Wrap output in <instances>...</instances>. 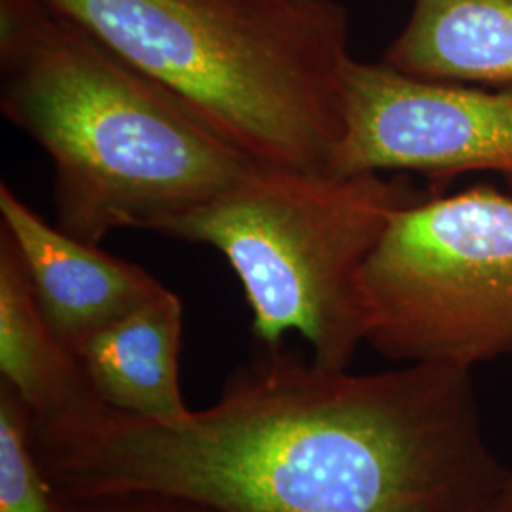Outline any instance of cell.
Wrapping results in <instances>:
<instances>
[{
	"mask_svg": "<svg viewBox=\"0 0 512 512\" xmlns=\"http://www.w3.org/2000/svg\"><path fill=\"white\" fill-rule=\"evenodd\" d=\"M38 454L65 501L162 495L213 512H490L509 471L471 368L351 372L285 346L183 420L110 410Z\"/></svg>",
	"mask_w": 512,
	"mask_h": 512,
	"instance_id": "cell-1",
	"label": "cell"
},
{
	"mask_svg": "<svg viewBox=\"0 0 512 512\" xmlns=\"http://www.w3.org/2000/svg\"><path fill=\"white\" fill-rule=\"evenodd\" d=\"M0 110L46 152L57 226L165 236L253 167L183 99L40 0H0Z\"/></svg>",
	"mask_w": 512,
	"mask_h": 512,
	"instance_id": "cell-2",
	"label": "cell"
},
{
	"mask_svg": "<svg viewBox=\"0 0 512 512\" xmlns=\"http://www.w3.org/2000/svg\"><path fill=\"white\" fill-rule=\"evenodd\" d=\"M198 112L253 162L327 171L342 139L338 0H40Z\"/></svg>",
	"mask_w": 512,
	"mask_h": 512,
	"instance_id": "cell-3",
	"label": "cell"
},
{
	"mask_svg": "<svg viewBox=\"0 0 512 512\" xmlns=\"http://www.w3.org/2000/svg\"><path fill=\"white\" fill-rule=\"evenodd\" d=\"M420 198L385 173L256 164L165 236L209 245L238 275L262 349L298 334L319 365L349 368L365 346L361 274L393 217Z\"/></svg>",
	"mask_w": 512,
	"mask_h": 512,
	"instance_id": "cell-4",
	"label": "cell"
},
{
	"mask_svg": "<svg viewBox=\"0 0 512 512\" xmlns=\"http://www.w3.org/2000/svg\"><path fill=\"white\" fill-rule=\"evenodd\" d=\"M365 344L403 363L512 357V196L476 184L403 207L361 274Z\"/></svg>",
	"mask_w": 512,
	"mask_h": 512,
	"instance_id": "cell-5",
	"label": "cell"
},
{
	"mask_svg": "<svg viewBox=\"0 0 512 512\" xmlns=\"http://www.w3.org/2000/svg\"><path fill=\"white\" fill-rule=\"evenodd\" d=\"M342 122L332 173H492L512 196V84L425 80L351 59Z\"/></svg>",
	"mask_w": 512,
	"mask_h": 512,
	"instance_id": "cell-6",
	"label": "cell"
},
{
	"mask_svg": "<svg viewBox=\"0 0 512 512\" xmlns=\"http://www.w3.org/2000/svg\"><path fill=\"white\" fill-rule=\"evenodd\" d=\"M0 217L38 310L74 355L97 332L165 289L145 268L52 226L6 183L0 184Z\"/></svg>",
	"mask_w": 512,
	"mask_h": 512,
	"instance_id": "cell-7",
	"label": "cell"
},
{
	"mask_svg": "<svg viewBox=\"0 0 512 512\" xmlns=\"http://www.w3.org/2000/svg\"><path fill=\"white\" fill-rule=\"evenodd\" d=\"M0 384L29 412L40 452L92 431L112 408L78 357L48 327L18 251L0 230Z\"/></svg>",
	"mask_w": 512,
	"mask_h": 512,
	"instance_id": "cell-8",
	"label": "cell"
},
{
	"mask_svg": "<svg viewBox=\"0 0 512 512\" xmlns=\"http://www.w3.org/2000/svg\"><path fill=\"white\" fill-rule=\"evenodd\" d=\"M183 317L181 296L165 287L78 349L76 357L103 403L158 423L192 412L184 403L179 366Z\"/></svg>",
	"mask_w": 512,
	"mask_h": 512,
	"instance_id": "cell-9",
	"label": "cell"
},
{
	"mask_svg": "<svg viewBox=\"0 0 512 512\" xmlns=\"http://www.w3.org/2000/svg\"><path fill=\"white\" fill-rule=\"evenodd\" d=\"M382 61L425 80L512 84V0H414Z\"/></svg>",
	"mask_w": 512,
	"mask_h": 512,
	"instance_id": "cell-10",
	"label": "cell"
},
{
	"mask_svg": "<svg viewBox=\"0 0 512 512\" xmlns=\"http://www.w3.org/2000/svg\"><path fill=\"white\" fill-rule=\"evenodd\" d=\"M0 512H67L44 469L29 412L0 384Z\"/></svg>",
	"mask_w": 512,
	"mask_h": 512,
	"instance_id": "cell-11",
	"label": "cell"
},
{
	"mask_svg": "<svg viewBox=\"0 0 512 512\" xmlns=\"http://www.w3.org/2000/svg\"><path fill=\"white\" fill-rule=\"evenodd\" d=\"M65 507L67 512H213L181 499L145 494L105 495L82 501H65Z\"/></svg>",
	"mask_w": 512,
	"mask_h": 512,
	"instance_id": "cell-12",
	"label": "cell"
},
{
	"mask_svg": "<svg viewBox=\"0 0 512 512\" xmlns=\"http://www.w3.org/2000/svg\"><path fill=\"white\" fill-rule=\"evenodd\" d=\"M490 512H512V463L501 486V492L495 497L494 507Z\"/></svg>",
	"mask_w": 512,
	"mask_h": 512,
	"instance_id": "cell-13",
	"label": "cell"
}]
</instances>
